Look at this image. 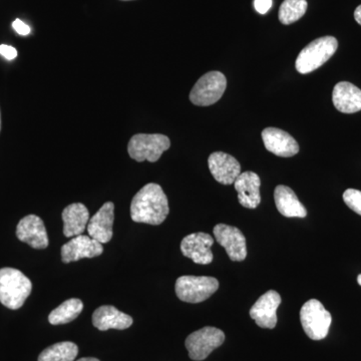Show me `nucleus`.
Here are the masks:
<instances>
[{"label":"nucleus","instance_id":"nucleus-1","mask_svg":"<svg viewBox=\"0 0 361 361\" xmlns=\"http://www.w3.org/2000/svg\"><path fill=\"white\" fill-rule=\"evenodd\" d=\"M170 209L167 196L160 185L149 183L133 198L130 217L134 222L160 225L168 217Z\"/></svg>","mask_w":361,"mask_h":361},{"label":"nucleus","instance_id":"nucleus-2","mask_svg":"<svg viewBox=\"0 0 361 361\" xmlns=\"http://www.w3.org/2000/svg\"><path fill=\"white\" fill-rule=\"evenodd\" d=\"M32 281L14 268L0 269V302L9 310H20L32 293Z\"/></svg>","mask_w":361,"mask_h":361},{"label":"nucleus","instance_id":"nucleus-3","mask_svg":"<svg viewBox=\"0 0 361 361\" xmlns=\"http://www.w3.org/2000/svg\"><path fill=\"white\" fill-rule=\"evenodd\" d=\"M337 47L338 42L334 37H323L313 40L297 56V71L301 75H306L317 70L336 54Z\"/></svg>","mask_w":361,"mask_h":361},{"label":"nucleus","instance_id":"nucleus-4","mask_svg":"<svg viewBox=\"0 0 361 361\" xmlns=\"http://www.w3.org/2000/svg\"><path fill=\"white\" fill-rule=\"evenodd\" d=\"M170 139L161 134H137L133 135L128 145L130 158L137 161L160 160L164 152L170 149Z\"/></svg>","mask_w":361,"mask_h":361},{"label":"nucleus","instance_id":"nucleus-5","mask_svg":"<svg viewBox=\"0 0 361 361\" xmlns=\"http://www.w3.org/2000/svg\"><path fill=\"white\" fill-rule=\"evenodd\" d=\"M300 322L310 339L322 341L329 334L332 317L320 301L310 299L301 308Z\"/></svg>","mask_w":361,"mask_h":361},{"label":"nucleus","instance_id":"nucleus-6","mask_svg":"<svg viewBox=\"0 0 361 361\" xmlns=\"http://www.w3.org/2000/svg\"><path fill=\"white\" fill-rule=\"evenodd\" d=\"M219 281L209 276H180L176 281L175 290L180 300L188 303H200L215 293Z\"/></svg>","mask_w":361,"mask_h":361},{"label":"nucleus","instance_id":"nucleus-7","mask_svg":"<svg viewBox=\"0 0 361 361\" xmlns=\"http://www.w3.org/2000/svg\"><path fill=\"white\" fill-rule=\"evenodd\" d=\"M227 80L220 71H210L199 78L190 92V101L195 106H208L217 103L224 94Z\"/></svg>","mask_w":361,"mask_h":361},{"label":"nucleus","instance_id":"nucleus-8","mask_svg":"<svg viewBox=\"0 0 361 361\" xmlns=\"http://www.w3.org/2000/svg\"><path fill=\"white\" fill-rule=\"evenodd\" d=\"M225 341V334L216 327L207 326L197 330L187 337L185 345L191 360H206L215 349L220 348Z\"/></svg>","mask_w":361,"mask_h":361},{"label":"nucleus","instance_id":"nucleus-9","mask_svg":"<svg viewBox=\"0 0 361 361\" xmlns=\"http://www.w3.org/2000/svg\"><path fill=\"white\" fill-rule=\"evenodd\" d=\"M213 244L212 236L207 233H193L182 240L180 251L185 257L191 259L196 264H210L214 258L212 250H211Z\"/></svg>","mask_w":361,"mask_h":361},{"label":"nucleus","instance_id":"nucleus-10","mask_svg":"<svg viewBox=\"0 0 361 361\" xmlns=\"http://www.w3.org/2000/svg\"><path fill=\"white\" fill-rule=\"evenodd\" d=\"M214 235L221 246L224 247L232 261L241 262L247 257L246 238L238 228L218 224L214 228Z\"/></svg>","mask_w":361,"mask_h":361},{"label":"nucleus","instance_id":"nucleus-11","mask_svg":"<svg viewBox=\"0 0 361 361\" xmlns=\"http://www.w3.org/2000/svg\"><path fill=\"white\" fill-rule=\"evenodd\" d=\"M281 304L278 292L269 290L256 301L250 310V317L261 329H273L277 324V310Z\"/></svg>","mask_w":361,"mask_h":361},{"label":"nucleus","instance_id":"nucleus-12","mask_svg":"<svg viewBox=\"0 0 361 361\" xmlns=\"http://www.w3.org/2000/svg\"><path fill=\"white\" fill-rule=\"evenodd\" d=\"M103 252V244L87 235H78L61 247V260L63 263L75 262L80 259L97 257Z\"/></svg>","mask_w":361,"mask_h":361},{"label":"nucleus","instance_id":"nucleus-13","mask_svg":"<svg viewBox=\"0 0 361 361\" xmlns=\"http://www.w3.org/2000/svg\"><path fill=\"white\" fill-rule=\"evenodd\" d=\"M208 166L214 179L222 185L234 184L241 174L239 161L223 152H215L208 159Z\"/></svg>","mask_w":361,"mask_h":361},{"label":"nucleus","instance_id":"nucleus-14","mask_svg":"<svg viewBox=\"0 0 361 361\" xmlns=\"http://www.w3.org/2000/svg\"><path fill=\"white\" fill-rule=\"evenodd\" d=\"M115 219V205L106 202L89 221L87 233L90 238L102 244L108 243L113 238V224Z\"/></svg>","mask_w":361,"mask_h":361},{"label":"nucleus","instance_id":"nucleus-15","mask_svg":"<svg viewBox=\"0 0 361 361\" xmlns=\"http://www.w3.org/2000/svg\"><path fill=\"white\" fill-rule=\"evenodd\" d=\"M16 236L35 249H45L49 244L44 221L35 215L26 216L20 221Z\"/></svg>","mask_w":361,"mask_h":361},{"label":"nucleus","instance_id":"nucleus-16","mask_svg":"<svg viewBox=\"0 0 361 361\" xmlns=\"http://www.w3.org/2000/svg\"><path fill=\"white\" fill-rule=\"evenodd\" d=\"M265 148L278 157L289 158L297 155L299 146L292 135L277 128H266L262 132Z\"/></svg>","mask_w":361,"mask_h":361},{"label":"nucleus","instance_id":"nucleus-17","mask_svg":"<svg viewBox=\"0 0 361 361\" xmlns=\"http://www.w3.org/2000/svg\"><path fill=\"white\" fill-rule=\"evenodd\" d=\"M261 180L254 172H244L239 175L234 183L238 194L239 203L244 208L256 209L261 203Z\"/></svg>","mask_w":361,"mask_h":361},{"label":"nucleus","instance_id":"nucleus-18","mask_svg":"<svg viewBox=\"0 0 361 361\" xmlns=\"http://www.w3.org/2000/svg\"><path fill=\"white\" fill-rule=\"evenodd\" d=\"M92 324L101 331L123 330L132 326L133 318L111 305L101 306L92 314Z\"/></svg>","mask_w":361,"mask_h":361},{"label":"nucleus","instance_id":"nucleus-19","mask_svg":"<svg viewBox=\"0 0 361 361\" xmlns=\"http://www.w3.org/2000/svg\"><path fill=\"white\" fill-rule=\"evenodd\" d=\"M332 102L341 113H357L361 111V90L350 82H338L332 92Z\"/></svg>","mask_w":361,"mask_h":361},{"label":"nucleus","instance_id":"nucleus-20","mask_svg":"<svg viewBox=\"0 0 361 361\" xmlns=\"http://www.w3.org/2000/svg\"><path fill=\"white\" fill-rule=\"evenodd\" d=\"M63 234L66 237L71 238L82 235L89 224V210L84 204H71L63 209Z\"/></svg>","mask_w":361,"mask_h":361},{"label":"nucleus","instance_id":"nucleus-21","mask_svg":"<svg viewBox=\"0 0 361 361\" xmlns=\"http://www.w3.org/2000/svg\"><path fill=\"white\" fill-rule=\"evenodd\" d=\"M275 205L278 212L287 218H305L307 215L305 207L302 205L291 188L279 185L275 188Z\"/></svg>","mask_w":361,"mask_h":361},{"label":"nucleus","instance_id":"nucleus-22","mask_svg":"<svg viewBox=\"0 0 361 361\" xmlns=\"http://www.w3.org/2000/svg\"><path fill=\"white\" fill-rule=\"evenodd\" d=\"M84 310V303L78 298H71L61 303L49 316V322L52 325L66 324L73 322Z\"/></svg>","mask_w":361,"mask_h":361},{"label":"nucleus","instance_id":"nucleus-23","mask_svg":"<svg viewBox=\"0 0 361 361\" xmlns=\"http://www.w3.org/2000/svg\"><path fill=\"white\" fill-rule=\"evenodd\" d=\"M78 355L77 344L71 341L59 342L45 348L39 356V361H75Z\"/></svg>","mask_w":361,"mask_h":361},{"label":"nucleus","instance_id":"nucleus-24","mask_svg":"<svg viewBox=\"0 0 361 361\" xmlns=\"http://www.w3.org/2000/svg\"><path fill=\"white\" fill-rule=\"evenodd\" d=\"M307 11L306 0H284L279 8V20L285 25L300 20Z\"/></svg>","mask_w":361,"mask_h":361},{"label":"nucleus","instance_id":"nucleus-25","mask_svg":"<svg viewBox=\"0 0 361 361\" xmlns=\"http://www.w3.org/2000/svg\"><path fill=\"white\" fill-rule=\"evenodd\" d=\"M343 201L353 212L361 216V191L355 189L346 190L343 193Z\"/></svg>","mask_w":361,"mask_h":361},{"label":"nucleus","instance_id":"nucleus-26","mask_svg":"<svg viewBox=\"0 0 361 361\" xmlns=\"http://www.w3.org/2000/svg\"><path fill=\"white\" fill-rule=\"evenodd\" d=\"M0 54L8 61H13L18 56V51L11 45L1 44L0 45Z\"/></svg>","mask_w":361,"mask_h":361},{"label":"nucleus","instance_id":"nucleus-27","mask_svg":"<svg viewBox=\"0 0 361 361\" xmlns=\"http://www.w3.org/2000/svg\"><path fill=\"white\" fill-rule=\"evenodd\" d=\"M272 6V0H255L254 1V7L256 11L260 14H265L269 11Z\"/></svg>","mask_w":361,"mask_h":361},{"label":"nucleus","instance_id":"nucleus-28","mask_svg":"<svg viewBox=\"0 0 361 361\" xmlns=\"http://www.w3.org/2000/svg\"><path fill=\"white\" fill-rule=\"evenodd\" d=\"M13 26L14 30L20 35H28L30 33V27L27 25H25L23 21L20 20H16L13 21Z\"/></svg>","mask_w":361,"mask_h":361},{"label":"nucleus","instance_id":"nucleus-29","mask_svg":"<svg viewBox=\"0 0 361 361\" xmlns=\"http://www.w3.org/2000/svg\"><path fill=\"white\" fill-rule=\"evenodd\" d=\"M355 18L358 25H361V6H358L355 11Z\"/></svg>","mask_w":361,"mask_h":361},{"label":"nucleus","instance_id":"nucleus-30","mask_svg":"<svg viewBox=\"0 0 361 361\" xmlns=\"http://www.w3.org/2000/svg\"><path fill=\"white\" fill-rule=\"evenodd\" d=\"M78 361H101V360H97V358H94V357H84V358H80V360H78Z\"/></svg>","mask_w":361,"mask_h":361},{"label":"nucleus","instance_id":"nucleus-31","mask_svg":"<svg viewBox=\"0 0 361 361\" xmlns=\"http://www.w3.org/2000/svg\"><path fill=\"white\" fill-rule=\"evenodd\" d=\"M357 282H358V284L360 285L361 286V274L360 275H358V277H357Z\"/></svg>","mask_w":361,"mask_h":361},{"label":"nucleus","instance_id":"nucleus-32","mask_svg":"<svg viewBox=\"0 0 361 361\" xmlns=\"http://www.w3.org/2000/svg\"><path fill=\"white\" fill-rule=\"evenodd\" d=\"M0 130H1V118H0Z\"/></svg>","mask_w":361,"mask_h":361}]
</instances>
